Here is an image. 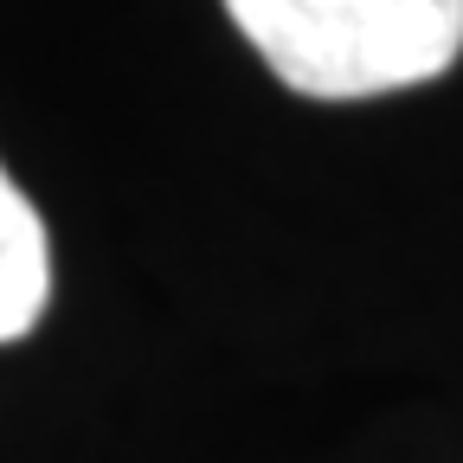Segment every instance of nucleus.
Listing matches in <instances>:
<instances>
[{
  "instance_id": "nucleus-1",
  "label": "nucleus",
  "mask_w": 463,
  "mask_h": 463,
  "mask_svg": "<svg viewBox=\"0 0 463 463\" xmlns=\"http://www.w3.org/2000/svg\"><path fill=\"white\" fill-rule=\"evenodd\" d=\"M251 52L316 103L444 78L463 58V0H225Z\"/></svg>"
},
{
  "instance_id": "nucleus-2",
  "label": "nucleus",
  "mask_w": 463,
  "mask_h": 463,
  "mask_svg": "<svg viewBox=\"0 0 463 463\" xmlns=\"http://www.w3.org/2000/svg\"><path fill=\"white\" fill-rule=\"evenodd\" d=\"M52 297V245L45 219L20 194V181L0 167V341H20L39 328Z\"/></svg>"
}]
</instances>
